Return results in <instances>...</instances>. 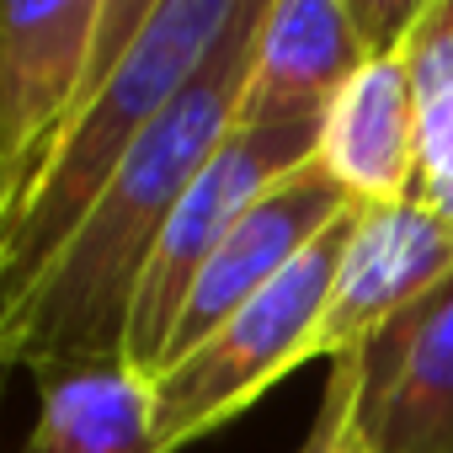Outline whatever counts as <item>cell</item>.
Listing matches in <instances>:
<instances>
[{
	"label": "cell",
	"instance_id": "1",
	"mask_svg": "<svg viewBox=\"0 0 453 453\" xmlns=\"http://www.w3.org/2000/svg\"><path fill=\"white\" fill-rule=\"evenodd\" d=\"M267 0H241L235 22L197 70V81L171 102V112L139 139L128 165L107 181L91 213L75 224L65 251L0 320V368H27L33 379L70 363H118L128 315L150 267V251L171 208L224 144L241 118L251 43Z\"/></svg>",
	"mask_w": 453,
	"mask_h": 453
},
{
	"label": "cell",
	"instance_id": "2",
	"mask_svg": "<svg viewBox=\"0 0 453 453\" xmlns=\"http://www.w3.org/2000/svg\"><path fill=\"white\" fill-rule=\"evenodd\" d=\"M235 12L241 0H102L86 96L33 197L6 224V310L43 278L139 139L197 81Z\"/></svg>",
	"mask_w": 453,
	"mask_h": 453
},
{
	"label": "cell",
	"instance_id": "3",
	"mask_svg": "<svg viewBox=\"0 0 453 453\" xmlns=\"http://www.w3.org/2000/svg\"><path fill=\"white\" fill-rule=\"evenodd\" d=\"M352 213H342L278 283H267L251 304H241L192 352H181L176 363H165L150 379L160 453H181L187 442L230 426L278 379H288L294 368L315 357V331L331 299V278H336V262L352 230Z\"/></svg>",
	"mask_w": 453,
	"mask_h": 453
},
{
	"label": "cell",
	"instance_id": "4",
	"mask_svg": "<svg viewBox=\"0 0 453 453\" xmlns=\"http://www.w3.org/2000/svg\"><path fill=\"white\" fill-rule=\"evenodd\" d=\"M315 150H320V128L235 118V128L203 160V171L192 176V187L171 208L165 230L150 251V267H144V283H139V299H134V315H128V336H123V363L128 368L155 379V368L165 357V342H171V326H176V315L187 304V288L203 273V262L235 230V219L278 176L315 160Z\"/></svg>",
	"mask_w": 453,
	"mask_h": 453
},
{
	"label": "cell",
	"instance_id": "5",
	"mask_svg": "<svg viewBox=\"0 0 453 453\" xmlns=\"http://www.w3.org/2000/svg\"><path fill=\"white\" fill-rule=\"evenodd\" d=\"M352 453H453V273L326 379Z\"/></svg>",
	"mask_w": 453,
	"mask_h": 453
},
{
	"label": "cell",
	"instance_id": "6",
	"mask_svg": "<svg viewBox=\"0 0 453 453\" xmlns=\"http://www.w3.org/2000/svg\"><path fill=\"white\" fill-rule=\"evenodd\" d=\"M102 0H0V192L6 224L49 171L91 81Z\"/></svg>",
	"mask_w": 453,
	"mask_h": 453
},
{
	"label": "cell",
	"instance_id": "7",
	"mask_svg": "<svg viewBox=\"0 0 453 453\" xmlns=\"http://www.w3.org/2000/svg\"><path fill=\"white\" fill-rule=\"evenodd\" d=\"M357 203L331 181V171L320 160H304L294 165L288 176H278L241 219L235 230L219 241V251L203 262V273L192 278L187 288V304L171 326V342H165V363H176L181 352H192L213 326H224L241 304H251L267 283H278L342 213H352ZM155 368V373H160Z\"/></svg>",
	"mask_w": 453,
	"mask_h": 453
},
{
	"label": "cell",
	"instance_id": "8",
	"mask_svg": "<svg viewBox=\"0 0 453 453\" xmlns=\"http://www.w3.org/2000/svg\"><path fill=\"white\" fill-rule=\"evenodd\" d=\"M453 273V224H442L421 192L400 203H357L331 278V299L315 331V357L357 352L379 326L411 310Z\"/></svg>",
	"mask_w": 453,
	"mask_h": 453
},
{
	"label": "cell",
	"instance_id": "9",
	"mask_svg": "<svg viewBox=\"0 0 453 453\" xmlns=\"http://www.w3.org/2000/svg\"><path fill=\"white\" fill-rule=\"evenodd\" d=\"M368 49L347 0H267L251 43L246 123H304L326 128L331 102L363 70Z\"/></svg>",
	"mask_w": 453,
	"mask_h": 453
},
{
	"label": "cell",
	"instance_id": "10",
	"mask_svg": "<svg viewBox=\"0 0 453 453\" xmlns=\"http://www.w3.org/2000/svg\"><path fill=\"white\" fill-rule=\"evenodd\" d=\"M315 160L352 203H400L421 192V107L400 49L368 54L326 112Z\"/></svg>",
	"mask_w": 453,
	"mask_h": 453
},
{
	"label": "cell",
	"instance_id": "11",
	"mask_svg": "<svg viewBox=\"0 0 453 453\" xmlns=\"http://www.w3.org/2000/svg\"><path fill=\"white\" fill-rule=\"evenodd\" d=\"M22 453H160L150 379L123 357L38 373V421Z\"/></svg>",
	"mask_w": 453,
	"mask_h": 453
},
{
	"label": "cell",
	"instance_id": "12",
	"mask_svg": "<svg viewBox=\"0 0 453 453\" xmlns=\"http://www.w3.org/2000/svg\"><path fill=\"white\" fill-rule=\"evenodd\" d=\"M411 86H416V107L421 118L442 102H453V0H421V12L400 43Z\"/></svg>",
	"mask_w": 453,
	"mask_h": 453
},
{
	"label": "cell",
	"instance_id": "13",
	"mask_svg": "<svg viewBox=\"0 0 453 453\" xmlns=\"http://www.w3.org/2000/svg\"><path fill=\"white\" fill-rule=\"evenodd\" d=\"M299 453H352V448L342 442V400H336L331 384H326V395H320V411H315L310 437L299 442Z\"/></svg>",
	"mask_w": 453,
	"mask_h": 453
},
{
	"label": "cell",
	"instance_id": "14",
	"mask_svg": "<svg viewBox=\"0 0 453 453\" xmlns=\"http://www.w3.org/2000/svg\"><path fill=\"white\" fill-rule=\"evenodd\" d=\"M0 320H6V192H0Z\"/></svg>",
	"mask_w": 453,
	"mask_h": 453
}]
</instances>
